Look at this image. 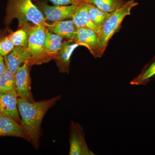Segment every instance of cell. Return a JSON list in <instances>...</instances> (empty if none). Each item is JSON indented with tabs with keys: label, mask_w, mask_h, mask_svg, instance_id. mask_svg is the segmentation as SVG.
<instances>
[{
	"label": "cell",
	"mask_w": 155,
	"mask_h": 155,
	"mask_svg": "<svg viewBox=\"0 0 155 155\" xmlns=\"http://www.w3.org/2000/svg\"><path fill=\"white\" fill-rule=\"evenodd\" d=\"M61 97V95H59L50 99L31 102L18 98V110L21 118L20 125L26 140L30 142L36 149L39 147L41 123L47 111L55 105Z\"/></svg>",
	"instance_id": "cell-1"
},
{
	"label": "cell",
	"mask_w": 155,
	"mask_h": 155,
	"mask_svg": "<svg viewBox=\"0 0 155 155\" xmlns=\"http://www.w3.org/2000/svg\"><path fill=\"white\" fill-rule=\"evenodd\" d=\"M14 18L18 19L19 27L23 26L28 21L35 25L46 27L49 25L41 11L34 5L31 0H9L6 23L9 24Z\"/></svg>",
	"instance_id": "cell-2"
},
{
	"label": "cell",
	"mask_w": 155,
	"mask_h": 155,
	"mask_svg": "<svg viewBox=\"0 0 155 155\" xmlns=\"http://www.w3.org/2000/svg\"><path fill=\"white\" fill-rule=\"evenodd\" d=\"M138 5L134 0L126 1L120 8L111 13L104 23L100 27L99 35L98 48L100 58L102 56L109 41L120 28L123 19L130 15V11Z\"/></svg>",
	"instance_id": "cell-3"
},
{
	"label": "cell",
	"mask_w": 155,
	"mask_h": 155,
	"mask_svg": "<svg viewBox=\"0 0 155 155\" xmlns=\"http://www.w3.org/2000/svg\"><path fill=\"white\" fill-rule=\"evenodd\" d=\"M48 30L43 26L35 25L29 28L27 49L32 61H40L45 57V45Z\"/></svg>",
	"instance_id": "cell-4"
},
{
	"label": "cell",
	"mask_w": 155,
	"mask_h": 155,
	"mask_svg": "<svg viewBox=\"0 0 155 155\" xmlns=\"http://www.w3.org/2000/svg\"><path fill=\"white\" fill-rule=\"evenodd\" d=\"M69 141V155H94L89 148L85 139V133L82 126L78 122L71 121Z\"/></svg>",
	"instance_id": "cell-5"
},
{
	"label": "cell",
	"mask_w": 155,
	"mask_h": 155,
	"mask_svg": "<svg viewBox=\"0 0 155 155\" xmlns=\"http://www.w3.org/2000/svg\"><path fill=\"white\" fill-rule=\"evenodd\" d=\"M30 62H26L19 67L15 74V85L16 92L19 97L27 101L33 102L31 91L29 74Z\"/></svg>",
	"instance_id": "cell-6"
},
{
	"label": "cell",
	"mask_w": 155,
	"mask_h": 155,
	"mask_svg": "<svg viewBox=\"0 0 155 155\" xmlns=\"http://www.w3.org/2000/svg\"><path fill=\"white\" fill-rule=\"evenodd\" d=\"M78 6L77 5L50 6L45 4L39 5L40 8L46 18L54 22L72 18Z\"/></svg>",
	"instance_id": "cell-7"
},
{
	"label": "cell",
	"mask_w": 155,
	"mask_h": 155,
	"mask_svg": "<svg viewBox=\"0 0 155 155\" xmlns=\"http://www.w3.org/2000/svg\"><path fill=\"white\" fill-rule=\"evenodd\" d=\"M99 35L94 31L87 27L78 28L74 41L87 48L95 58H100L98 48Z\"/></svg>",
	"instance_id": "cell-8"
},
{
	"label": "cell",
	"mask_w": 155,
	"mask_h": 155,
	"mask_svg": "<svg viewBox=\"0 0 155 155\" xmlns=\"http://www.w3.org/2000/svg\"><path fill=\"white\" fill-rule=\"evenodd\" d=\"M18 97L16 91L0 92V111L20 125L21 118L18 110Z\"/></svg>",
	"instance_id": "cell-9"
},
{
	"label": "cell",
	"mask_w": 155,
	"mask_h": 155,
	"mask_svg": "<svg viewBox=\"0 0 155 155\" xmlns=\"http://www.w3.org/2000/svg\"><path fill=\"white\" fill-rule=\"evenodd\" d=\"M4 58L7 69L14 74L22 64L32 61V57L27 48L19 46L14 47L11 52Z\"/></svg>",
	"instance_id": "cell-10"
},
{
	"label": "cell",
	"mask_w": 155,
	"mask_h": 155,
	"mask_svg": "<svg viewBox=\"0 0 155 155\" xmlns=\"http://www.w3.org/2000/svg\"><path fill=\"white\" fill-rule=\"evenodd\" d=\"M79 45L73 41H63L54 58L60 72L69 73L70 58L74 50Z\"/></svg>",
	"instance_id": "cell-11"
},
{
	"label": "cell",
	"mask_w": 155,
	"mask_h": 155,
	"mask_svg": "<svg viewBox=\"0 0 155 155\" xmlns=\"http://www.w3.org/2000/svg\"><path fill=\"white\" fill-rule=\"evenodd\" d=\"M47 28L49 31L56 34L68 40L74 41L78 28L72 20H60L49 24Z\"/></svg>",
	"instance_id": "cell-12"
},
{
	"label": "cell",
	"mask_w": 155,
	"mask_h": 155,
	"mask_svg": "<svg viewBox=\"0 0 155 155\" xmlns=\"http://www.w3.org/2000/svg\"><path fill=\"white\" fill-rule=\"evenodd\" d=\"M10 136L26 140L21 125L5 114H0V137Z\"/></svg>",
	"instance_id": "cell-13"
},
{
	"label": "cell",
	"mask_w": 155,
	"mask_h": 155,
	"mask_svg": "<svg viewBox=\"0 0 155 155\" xmlns=\"http://www.w3.org/2000/svg\"><path fill=\"white\" fill-rule=\"evenodd\" d=\"M72 19L78 28L87 27L99 35L100 28L92 21L89 14L87 3L85 2L79 5Z\"/></svg>",
	"instance_id": "cell-14"
},
{
	"label": "cell",
	"mask_w": 155,
	"mask_h": 155,
	"mask_svg": "<svg viewBox=\"0 0 155 155\" xmlns=\"http://www.w3.org/2000/svg\"><path fill=\"white\" fill-rule=\"evenodd\" d=\"M64 38L56 34L48 31L45 45V52L46 56H51L54 58L57 52L63 42Z\"/></svg>",
	"instance_id": "cell-15"
},
{
	"label": "cell",
	"mask_w": 155,
	"mask_h": 155,
	"mask_svg": "<svg viewBox=\"0 0 155 155\" xmlns=\"http://www.w3.org/2000/svg\"><path fill=\"white\" fill-rule=\"evenodd\" d=\"M85 2L94 5L107 13H112L120 8L126 1L124 0H85Z\"/></svg>",
	"instance_id": "cell-16"
},
{
	"label": "cell",
	"mask_w": 155,
	"mask_h": 155,
	"mask_svg": "<svg viewBox=\"0 0 155 155\" xmlns=\"http://www.w3.org/2000/svg\"><path fill=\"white\" fill-rule=\"evenodd\" d=\"M15 74L6 68L5 70L0 75V92L16 91Z\"/></svg>",
	"instance_id": "cell-17"
},
{
	"label": "cell",
	"mask_w": 155,
	"mask_h": 155,
	"mask_svg": "<svg viewBox=\"0 0 155 155\" xmlns=\"http://www.w3.org/2000/svg\"><path fill=\"white\" fill-rule=\"evenodd\" d=\"M87 3L89 14L92 21L95 25L100 28L110 16L111 13L101 11L94 5Z\"/></svg>",
	"instance_id": "cell-18"
},
{
	"label": "cell",
	"mask_w": 155,
	"mask_h": 155,
	"mask_svg": "<svg viewBox=\"0 0 155 155\" xmlns=\"http://www.w3.org/2000/svg\"><path fill=\"white\" fill-rule=\"evenodd\" d=\"M155 77V61L147 67L137 77L130 81V84L134 85H146L152 78Z\"/></svg>",
	"instance_id": "cell-19"
},
{
	"label": "cell",
	"mask_w": 155,
	"mask_h": 155,
	"mask_svg": "<svg viewBox=\"0 0 155 155\" xmlns=\"http://www.w3.org/2000/svg\"><path fill=\"white\" fill-rule=\"evenodd\" d=\"M29 29L25 28H20L9 35V38L14 45V46L27 48Z\"/></svg>",
	"instance_id": "cell-20"
},
{
	"label": "cell",
	"mask_w": 155,
	"mask_h": 155,
	"mask_svg": "<svg viewBox=\"0 0 155 155\" xmlns=\"http://www.w3.org/2000/svg\"><path fill=\"white\" fill-rule=\"evenodd\" d=\"M14 47L8 36L0 40V54L4 57L7 56L13 50Z\"/></svg>",
	"instance_id": "cell-21"
},
{
	"label": "cell",
	"mask_w": 155,
	"mask_h": 155,
	"mask_svg": "<svg viewBox=\"0 0 155 155\" xmlns=\"http://www.w3.org/2000/svg\"><path fill=\"white\" fill-rule=\"evenodd\" d=\"M55 5L67 6L70 5H79L83 3V0H48Z\"/></svg>",
	"instance_id": "cell-22"
},
{
	"label": "cell",
	"mask_w": 155,
	"mask_h": 155,
	"mask_svg": "<svg viewBox=\"0 0 155 155\" xmlns=\"http://www.w3.org/2000/svg\"><path fill=\"white\" fill-rule=\"evenodd\" d=\"M5 58L2 55L0 54V75L6 69Z\"/></svg>",
	"instance_id": "cell-23"
},
{
	"label": "cell",
	"mask_w": 155,
	"mask_h": 155,
	"mask_svg": "<svg viewBox=\"0 0 155 155\" xmlns=\"http://www.w3.org/2000/svg\"><path fill=\"white\" fill-rule=\"evenodd\" d=\"M155 56L154 58H153V60H155Z\"/></svg>",
	"instance_id": "cell-24"
},
{
	"label": "cell",
	"mask_w": 155,
	"mask_h": 155,
	"mask_svg": "<svg viewBox=\"0 0 155 155\" xmlns=\"http://www.w3.org/2000/svg\"><path fill=\"white\" fill-rule=\"evenodd\" d=\"M83 1H84V2H85V0H83Z\"/></svg>",
	"instance_id": "cell-25"
},
{
	"label": "cell",
	"mask_w": 155,
	"mask_h": 155,
	"mask_svg": "<svg viewBox=\"0 0 155 155\" xmlns=\"http://www.w3.org/2000/svg\"><path fill=\"white\" fill-rule=\"evenodd\" d=\"M1 111H0V114H1Z\"/></svg>",
	"instance_id": "cell-26"
}]
</instances>
